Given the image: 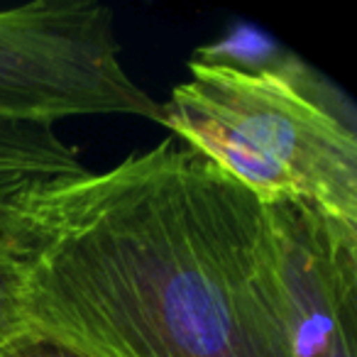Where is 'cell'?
I'll list each match as a JSON object with an SVG mask.
<instances>
[{
	"instance_id": "1",
	"label": "cell",
	"mask_w": 357,
	"mask_h": 357,
	"mask_svg": "<svg viewBox=\"0 0 357 357\" xmlns=\"http://www.w3.org/2000/svg\"><path fill=\"white\" fill-rule=\"evenodd\" d=\"M22 318L84 357H291L262 204L174 135L45 196Z\"/></svg>"
},
{
	"instance_id": "2",
	"label": "cell",
	"mask_w": 357,
	"mask_h": 357,
	"mask_svg": "<svg viewBox=\"0 0 357 357\" xmlns=\"http://www.w3.org/2000/svg\"><path fill=\"white\" fill-rule=\"evenodd\" d=\"M159 125L259 204L303 201L357 223L355 108L298 54L257 74L189 61Z\"/></svg>"
},
{
	"instance_id": "3",
	"label": "cell",
	"mask_w": 357,
	"mask_h": 357,
	"mask_svg": "<svg viewBox=\"0 0 357 357\" xmlns=\"http://www.w3.org/2000/svg\"><path fill=\"white\" fill-rule=\"evenodd\" d=\"M100 115L159 123V103L125 69L110 8L96 0L0 8V139L25 125Z\"/></svg>"
},
{
	"instance_id": "4",
	"label": "cell",
	"mask_w": 357,
	"mask_h": 357,
	"mask_svg": "<svg viewBox=\"0 0 357 357\" xmlns=\"http://www.w3.org/2000/svg\"><path fill=\"white\" fill-rule=\"evenodd\" d=\"M262 208L291 357H357V223L303 201Z\"/></svg>"
},
{
	"instance_id": "5",
	"label": "cell",
	"mask_w": 357,
	"mask_h": 357,
	"mask_svg": "<svg viewBox=\"0 0 357 357\" xmlns=\"http://www.w3.org/2000/svg\"><path fill=\"white\" fill-rule=\"evenodd\" d=\"M79 164H0V350L27 331L22 318V267L45 196Z\"/></svg>"
},
{
	"instance_id": "6",
	"label": "cell",
	"mask_w": 357,
	"mask_h": 357,
	"mask_svg": "<svg viewBox=\"0 0 357 357\" xmlns=\"http://www.w3.org/2000/svg\"><path fill=\"white\" fill-rule=\"evenodd\" d=\"M294 52L287 50L279 40L267 35L264 30L248 22H238L218 40L201 45L191 54L189 61L206 66H223V69L257 74V71L279 69L294 59Z\"/></svg>"
},
{
	"instance_id": "7",
	"label": "cell",
	"mask_w": 357,
	"mask_h": 357,
	"mask_svg": "<svg viewBox=\"0 0 357 357\" xmlns=\"http://www.w3.org/2000/svg\"><path fill=\"white\" fill-rule=\"evenodd\" d=\"M0 357H84V355L69 350L66 345L52 340V337L25 331L0 350Z\"/></svg>"
},
{
	"instance_id": "8",
	"label": "cell",
	"mask_w": 357,
	"mask_h": 357,
	"mask_svg": "<svg viewBox=\"0 0 357 357\" xmlns=\"http://www.w3.org/2000/svg\"><path fill=\"white\" fill-rule=\"evenodd\" d=\"M66 164L59 154L40 152V149H27V147H3L0 144V164Z\"/></svg>"
}]
</instances>
